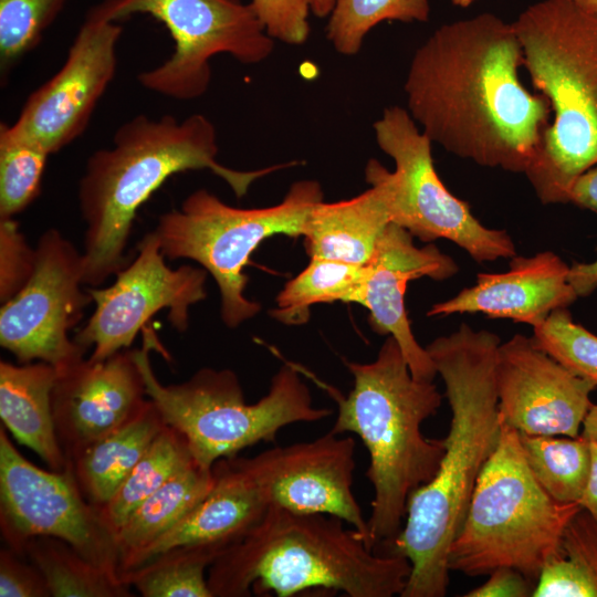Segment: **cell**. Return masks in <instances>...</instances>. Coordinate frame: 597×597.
I'll use <instances>...</instances> for the list:
<instances>
[{
    "label": "cell",
    "instance_id": "obj_44",
    "mask_svg": "<svg viewBox=\"0 0 597 597\" xmlns=\"http://www.w3.org/2000/svg\"><path fill=\"white\" fill-rule=\"evenodd\" d=\"M311 11L318 18H324L331 14L335 0H310Z\"/></svg>",
    "mask_w": 597,
    "mask_h": 597
},
{
    "label": "cell",
    "instance_id": "obj_7",
    "mask_svg": "<svg viewBox=\"0 0 597 597\" xmlns=\"http://www.w3.org/2000/svg\"><path fill=\"white\" fill-rule=\"evenodd\" d=\"M580 509L543 489L525 460L519 431L502 421L450 546L448 567L471 577L510 567L537 583L545 565L559 555L564 531Z\"/></svg>",
    "mask_w": 597,
    "mask_h": 597
},
{
    "label": "cell",
    "instance_id": "obj_25",
    "mask_svg": "<svg viewBox=\"0 0 597 597\" xmlns=\"http://www.w3.org/2000/svg\"><path fill=\"white\" fill-rule=\"evenodd\" d=\"M213 472L195 463L143 501L115 532L123 566L177 526L206 498Z\"/></svg>",
    "mask_w": 597,
    "mask_h": 597
},
{
    "label": "cell",
    "instance_id": "obj_19",
    "mask_svg": "<svg viewBox=\"0 0 597 597\" xmlns=\"http://www.w3.org/2000/svg\"><path fill=\"white\" fill-rule=\"evenodd\" d=\"M146 397L135 349H122L102 360L82 358L59 371L52 410L67 461L127 421Z\"/></svg>",
    "mask_w": 597,
    "mask_h": 597
},
{
    "label": "cell",
    "instance_id": "obj_34",
    "mask_svg": "<svg viewBox=\"0 0 597 597\" xmlns=\"http://www.w3.org/2000/svg\"><path fill=\"white\" fill-rule=\"evenodd\" d=\"M67 0H0V69L7 73L41 41Z\"/></svg>",
    "mask_w": 597,
    "mask_h": 597
},
{
    "label": "cell",
    "instance_id": "obj_31",
    "mask_svg": "<svg viewBox=\"0 0 597 597\" xmlns=\"http://www.w3.org/2000/svg\"><path fill=\"white\" fill-rule=\"evenodd\" d=\"M363 276V265L311 258L308 265L289 281L276 297L271 316L286 325L308 321L310 308L318 303L352 302Z\"/></svg>",
    "mask_w": 597,
    "mask_h": 597
},
{
    "label": "cell",
    "instance_id": "obj_23",
    "mask_svg": "<svg viewBox=\"0 0 597 597\" xmlns=\"http://www.w3.org/2000/svg\"><path fill=\"white\" fill-rule=\"evenodd\" d=\"M57 369L48 363L15 365L0 362V418L13 438L35 452L50 468L62 471L67 459L59 442L52 390Z\"/></svg>",
    "mask_w": 597,
    "mask_h": 597
},
{
    "label": "cell",
    "instance_id": "obj_41",
    "mask_svg": "<svg viewBox=\"0 0 597 597\" xmlns=\"http://www.w3.org/2000/svg\"><path fill=\"white\" fill-rule=\"evenodd\" d=\"M568 281L578 297L590 295L597 290V259L589 263L572 264Z\"/></svg>",
    "mask_w": 597,
    "mask_h": 597
},
{
    "label": "cell",
    "instance_id": "obj_32",
    "mask_svg": "<svg viewBox=\"0 0 597 597\" xmlns=\"http://www.w3.org/2000/svg\"><path fill=\"white\" fill-rule=\"evenodd\" d=\"M429 12L428 0H335L326 35L338 53L354 55L380 22H426Z\"/></svg>",
    "mask_w": 597,
    "mask_h": 597
},
{
    "label": "cell",
    "instance_id": "obj_17",
    "mask_svg": "<svg viewBox=\"0 0 597 597\" xmlns=\"http://www.w3.org/2000/svg\"><path fill=\"white\" fill-rule=\"evenodd\" d=\"M495 381L501 420L542 436L577 437L597 388L522 334L499 345Z\"/></svg>",
    "mask_w": 597,
    "mask_h": 597
},
{
    "label": "cell",
    "instance_id": "obj_8",
    "mask_svg": "<svg viewBox=\"0 0 597 597\" xmlns=\"http://www.w3.org/2000/svg\"><path fill=\"white\" fill-rule=\"evenodd\" d=\"M157 345L155 334L147 332L143 347L135 349L146 395L165 423L182 434L195 461L205 469L259 442H274L289 425L318 421L332 413L313 406L308 387L291 364L279 369L268 394L254 404H247L231 369L201 368L181 384L163 385L149 360V349Z\"/></svg>",
    "mask_w": 597,
    "mask_h": 597
},
{
    "label": "cell",
    "instance_id": "obj_33",
    "mask_svg": "<svg viewBox=\"0 0 597 597\" xmlns=\"http://www.w3.org/2000/svg\"><path fill=\"white\" fill-rule=\"evenodd\" d=\"M50 155L32 140L0 133V218H13L36 199Z\"/></svg>",
    "mask_w": 597,
    "mask_h": 597
},
{
    "label": "cell",
    "instance_id": "obj_45",
    "mask_svg": "<svg viewBox=\"0 0 597 597\" xmlns=\"http://www.w3.org/2000/svg\"><path fill=\"white\" fill-rule=\"evenodd\" d=\"M578 8L597 14V0H567Z\"/></svg>",
    "mask_w": 597,
    "mask_h": 597
},
{
    "label": "cell",
    "instance_id": "obj_12",
    "mask_svg": "<svg viewBox=\"0 0 597 597\" xmlns=\"http://www.w3.org/2000/svg\"><path fill=\"white\" fill-rule=\"evenodd\" d=\"M0 530L8 547L21 556L31 538L56 537L122 580L115 533L83 495L71 464L62 471L36 467L18 451L2 425Z\"/></svg>",
    "mask_w": 597,
    "mask_h": 597
},
{
    "label": "cell",
    "instance_id": "obj_18",
    "mask_svg": "<svg viewBox=\"0 0 597 597\" xmlns=\"http://www.w3.org/2000/svg\"><path fill=\"white\" fill-rule=\"evenodd\" d=\"M412 234L390 222L380 235L352 302L365 306L368 322L379 335L392 336L418 380L433 381L437 369L426 348L415 338L406 312L405 293L409 281L428 276L447 280L458 273L454 260L430 244L417 248Z\"/></svg>",
    "mask_w": 597,
    "mask_h": 597
},
{
    "label": "cell",
    "instance_id": "obj_21",
    "mask_svg": "<svg viewBox=\"0 0 597 597\" xmlns=\"http://www.w3.org/2000/svg\"><path fill=\"white\" fill-rule=\"evenodd\" d=\"M206 498L177 526L134 555L122 572L181 545H214L222 551L245 535L270 503L241 457L219 459ZM121 572V574H122Z\"/></svg>",
    "mask_w": 597,
    "mask_h": 597
},
{
    "label": "cell",
    "instance_id": "obj_13",
    "mask_svg": "<svg viewBox=\"0 0 597 597\" xmlns=\"http://www.w3.org/2000/svg\"><path fill=\"white\" fill-rule=\"evenodd\" d=\"M35 253L32 275L0 308V345L20 364L44 362L61 371L84 358L69 333L93 300L82 289L83 254L60 231L46 230Z\"/></svg>",
    "mask_w": 597,
    "mask_h": 597
},
{
    "label": "cell",
    "instance_id": "obj_2",
    "mask_svg": "<svg viewBox=\"0 0 597 597\" xmlns=\"http://www.w3.org/2000/svg\"><path fill=\"white\" fill-rule=\"evenodd\" d=\"M500 344L495 333L474 331L463 323L426 347L446 385L451 422L437 473L410 494L405 524L383 552L402 555L411 564L401 597L447 593L450 546L501 433L495 381Z\"/></svg>",
    "mask_w": 597,
    "mask_h": 597
},
{
    "label": "cell",
    "instance_id": "obj_15",
    "mask_svg": "<svg viewBox=\"0 0 597 597\" xmlns=\"http://www.w3.org/2000/svg\"><path fill=\"white\" fill-rule=\"evenodd\" d=\"M103 0L86 14L61 69L32 92L17 121L0 133L32 140L51 155L85 130L96 104L114 77L123 28Z\"/></svg>",
    "mask_w": 597,
    "mask_h": 597
},
{
    "label": "cell",
    "instance_id": "obj_3",
    "mask_svg": "<svg viewBox=\"0 0 597 597\" xmlns=\"http://www.w3.org/2000/svg\"><path fill=\"white\" fill-rule=\"evenodd\" d=\"M218 150L216 128L201 114L181 122L137 115L118 127L113 146L90 156L78 186L86 224L84 284L98 286L127 265L125 248L137 211L169 177L209 169L240 198L256 179L290 166L234 170L217 160Z\"/></svg>",
    "mask_w": 597,
    "mask_h": 597
},
{
    "label": "cell",
    "instance_id": "obj_26",
    "mask_svg": "<svg viewBox=\"0 0 597 597\" xmlns=\"http://www.w3.org/2000/svg\"><path fill=\"white\" fill-rule=\"evenodd\" d=\"M195 463L182 434L165 425L114 495L98 509L103 521L115 533L143 501Z\"/></svg>",
    "mask_w": 597,
    "mask_h": 597
},
{
    "label": "cell",
    "instance_id": "obj_30",
    "mask_svg": "<svg viewBox=\"0 0 597 597\" xmlns=\"http://www.w3.org/2000/svg\"><path fill=\"white\" fill-rule=\"evenodd\" d=\"M533 597H597V520L586 510L567 524L561 553L543 568Z\"/></svg>",
    "mask_w": 597,
    "mask_h": 597
},
{
    "label": "cell",
    "instance_id": "obj_22",
    "mask_svg": "<svg viewBox=\"0 0 597 597\" xmlns=\"http://www.w3.org/2000/svg\"><path fill=\"white\" fill-rule=\"evenodd\" d=\"M370 188L336 202L316 203L306 220L304 245L311 258L366 264L391 222L387 169L370 159L365 169Z\"/></svg>",
    "mask_w": 597,
    "mask_h": 597
},
{
    "label": "cell",
    "instance_id": "obj_24",
    "mask_svg": "<svg viewBox=\"0 0 597 597\" xmlns=\"http://www.w3.org/2000/svg\"><path fill=\"white\" fill-rule=\"evenodd\" d=\"M165 421L148 397L123 425L90 443L67 462L85 499L105 505L164 428Z\"/></svg>",
    "mask_w": 597,
    "mask_h": 597
},
{
    "label": "cell",
    "instance_id": "obj_20",
    "mask_svg": "<svg viewBox=\"0 0 597 597\" xmlns=\"http://www.w3.org/2000/svg\"><path fill=\"white\" fill-rule=\"evenodd\" d=\"M568 272L569 266L552 251L533 256L514 255L507 271L479 273L474 285L432 305L427 315L482 313L535 327L551 313L567 308L578 298Z\"/></svg>",
    "mask_w": 597,
    "mask_h": 597
},
{
    "label": "cell",
    "instance_id": "obj_35",
    "mask_svg": "<svg viewBox=\"0 0 597 597\" xmlns=\"http://www.w3.org/2000/svg\"><path fill=\"white\" fill-rule=\"evenodd\" d=\"M536 345L575 375L597 387V336L559 308L533 327Z\"/></svg>",
    "mask_w": 597,
    "mask_h": 597
},
{
    "label": "cell",
    "instance_id": "obj_9",
    "mask_svg": "<svg viewBox=\"0 0 597 597\" xmlns=\"http://www.w3.org/2000/svg\"><path fill=\"white\" fill-rule=\"evenodd\" d=\"M322 200L323 191L314 180L296 181L279 205L254 209L231 207L198 189L180 209L161 214L154 232L165 258L196 261L212 275L221 295L222 321L237 327L261 308L244 295L249 277L243 271L250 255L274 234L303 235L312 208Z\"/></svg>",
    "mask_w": 597,
    "mask_h": 597
},
{
    "label": "cell",
    "instance_id": "obj_27",
    "mask_svg": "<svg viewBox=\"0 0 597 597\" xmlns=\"http://www.w3.org/2000/svg\"><path fill=\"white\" fill-rule=\"evenodd\" d=\"M22 557L43 575L51 597H130V586L85 558L72 545L51 536H36Z\"/></svg>",
    "mask_w": 597,
    "mask_h": 597
},
{
    "label": "cell",
    "instance_id": "obj_16",
    "mask_svg": "<svg viewBox=\"0 0 597 597\" xmlns=\"http://www.w3.org/2000/svg\"><path fill=\"white\" fill-rule=\"evenodd\" d=\"M355 447L352 437L328 431L311 441L241 459L270 505L336 516L356 530L371 549L367 520L353 492Z\"/></svg>",
    "mask_w": 597,
    "mask_h": 597
},
{
    "label": "cell",
    "instance_id": "obj_37",
    "mask_svg": "<svg viewBox=\"0 0 597 597\" xmlns=\"http://www.w3.org/2000/svg\"><path fill=\"white\" fill-rule=\"evenodd\" d=\"M266 33L286 44L300 45L310 35V0H251Z\"/></svg>",
    "mask_w": 597,
    "mask_h": 597
},
{
    "label": "cell",
    "instance_id": "obj_43",
    "mask_svg": "<svg viewBox=\"0 0 597 597\" xmlns=\"http://www.w3.org/2000/svg\"><path fill=\"white\" fill-rule=\"evenodd\" d=\"M582 434L589 439L597 441V405L591 404L583 422Z\"/></svg>",
    "mask_w": 597,
    "mask_h": 597
},
{
    "label": "cell",
    "instance_id": "obj_39",
    "mask_svg": "<svg viewBox=\"0 0 597 597\" xmlns=\"http://www.w3.org/2000/svg\"><path fill=\"white\" fill-rule=\"evenodd\" d=\"M536 583L521 572L500 567L493 570L481 586L469 590L464 597H533Z\"/></svg>",
    "mask_w": 597,
    "mask_h": 597
},
{
    "label": "cell",
    "instance_id": "obj_10",
    "mask_svg": "<svg viewBox=\"0 0 597 597\" xmlns=\"http://www.w3.org/2000/svg\"><path fill=\"white\" fill-rule=\"evenodd\" d=\"M111 14L115 21L148 14L167 28L175 43L172 54L137 80L145 88L176 100L206 93L214 55L228 53L241 63L255 64L274 48L252 6L240 0H112Z\"/></svg>",
    "mask_w": 597,
    "mask_h": 597
},
{
    "label": "cell",
    "instance_id": "obj_1",
    "mask_svg": "<svg viewBox=\"0 0 597 597\" xmlns=\"http://www.w3.org/2000/svg\"><path fill=\"white\" fill-rule=\"evenodd\" d=\"M512 23L492 13L443 24L416 50L405 82L408 112L453 155L523 172L552 119L546 97L530 92Z\"/></svg>",
    "mask_w": 597,
    "mask_h": 597
},
{
    "label": "cell",
    "instance_id": "obj_4",
    "mask_svg": "<svg viewBox=\"0 0 597 597\" xmlns=\"http://www.w3.org/2000/svg\"><path fill=\"white\" fill-rule=\"evenodd\" d=\"M344 523L332 515L270 505L210 565L212 597H291L311 589L349 597L401 596L411 574L408 558L370 549Z\"/></svg>",
    "mask_w": 597,
    "mask_h": 597
},
{
    "label": "cell",
    "instance_id": "obj_29",
    "mask_svg": "<svg viewBox=\"0 0 597 597\" xmlns=\"http://www.w3.org/2000/svg\"><path fill=\"white\" fill-rule=\"evenodd\" d=\"M221 552L214 545L175 546L122 572L121 579L144 597H212L206 570Z\"/></svg>",
    "mask_w": 597,
    "mask_h": 597
},
{
    "label": "cell",
    "instance_id": "obj_46",
    "mask_svg": "<svg viewBox=\"0 0 597 597\" xmlns=\"http://www.w3.org/2000/svg\"><path fill=\"white\" fill-rule=\"evenodd\" d=\"M454 6L458 7H469L474 0H451Z\"/></svg>",
    "mask_w": 597,
    "mask_h": 597
},
{
    "label": "cell",
    "instance_id": "obj_38",
    "mask_svg": "<svg viewBox=\"0 0 597 597\" xmlns=\"http://www.w3.org/2000/svg\"><path fill=\"white\" fill-rule=\"evenodd\" d=\"M0 596L51 597V594L38 567L7 547L0 551Z\"/></svg>",
    "mask_w": 597,
    "mask_h": 597
},
{
    "label": "cell",
    "instance_id": "obj_40",
    "mask_svg": "<svg viewBox=\"0 0 597 597\" xmlns=\"http://www.w3.org/2000/svg\"><path fill=\"white\" fill-rule=\"evenodd\" d=\"M569 202L597 214V165L576 179L570 190Z\"/></svg>",
    "mask_w": 597,
    "mask_h": 597
},
{
    "label": "cell",
    "instance_id": "obj_5",
    "mask_svg": "<svg viewBox=\"0 0 597 597\" xmlns=\"http://www.w3.org/2000/svg\"><path fill=\"white\" fill-rule=\"evenodd\" d=\"M354 387L333 394L338 406L335 434H357L369 453L373 485L367 520L373 551L383 553L402 528L410 494L429 482L444 452L442 439H428L421 425L434 416L442 396L432 381L416 379L402 352L388 336L374 362H346Z\"/></svg>",
    "mask_w": 597,
    "mask_h": 597
},
{
    "label": "cell",
    "instance_id": "obj_42",
    "mask_svg": "<svg viewBox=\"0 0 597 597\" xmlns=\"http://www.w3.org/2000/svg\"><path fill=\"white\" fill-rule=\"evenodd\" d=\"M590 474L579 505L597 520V441L590 440Z\"/></svg>",
    "mask_w": 597,
    "mask_h": 597
},
{
    "label": "cell",
    "instance_id": "obj_6",
    "mask_svg": "<svg viewBox=\"0 0 597 597\" xmlns=\"http://www.w3.org/2000/svg\"><path fill=\"white\" fill-rule=\"evenodd\" d=\"M512 24L523 66L553 114L525 175L542 203H567L576 179L597 165V14L543 0Z\"/></svg>",
    "mask_w": 597,
    "mask_h": 597
},
{
    "label": "cell",
    "instance_id": "obj_14",
    "mask_svg": "<svg viewBox=\"0 0 597 597\" xmlns=\"http://www.w3.org/2000/svg\"><path fill=\"white\" fill-rule=\"evenodd\" d=\"M136 259L115 275L107 287H86L95 310L73 337L92 360H102L128 348L137 333L160 310L178 332L188 327L189 307L206 298L207 271L191 265L169 268L157 234L147 233L137 245Z\"/></svg>",
    "mask_w": 597,
    "mask_h": 597
},
{
    "label": "cell",
    "instance_id": "obj_11",
    "mask_svg": "<svg viewBox=\"0 0 597 597\" xmlns=\"http://www.w3.org/2000/svg\"><path fill=\"white\" fill-rule=\"evenodd\" d=\"M374 132L379 148L396 166L395 171L387 170L391 222L423 242L449 240L478 263L516 255L505 230L483 226L470 206L447 189L433 165L432 142L407 109L386 108Z\"/></svg>",
    "mask_w": 597,
    "mask_h": 597
},
{
    "label": "cell",
    "instance_id": "obj_28",
    "mask_svg": "<svg viewBox=\"0 0 597 597\" xmlns=\"http://www.w3.org/2000/svg\"><path fill=\"white\" fill-rule=\"evenodd\" d=\"M520 440L543 489L558 502L579 504L590 474V440L583 434L558 438L526 433H520Z\"/></svg>",
    "mask_w": 597,
    "mask_h": 597
},
{
    "label": "cell",
    "instance_id": "obj_36",
    "mask_svg": "<svg viewBox=\"0 0 597 597\" xmlns=\"http://www.w3.org/2000/svg\"><path fill=\"white\" fill-rule=\"evenodd\" d=\"M32 249L13 218H0V300L6 302L28 282L35 265Z\"/></svg>",
    "mask_w": 597,
    "mask_h": 597
}]
</instances>
